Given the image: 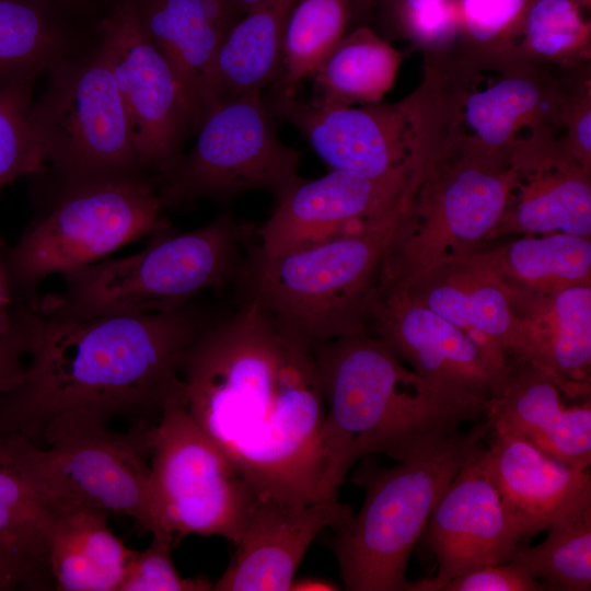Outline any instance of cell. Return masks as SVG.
<instances>
[{"label": "cell", "instance_id": "cell-1", "mask_svg": "<svg viewBox=\"0 0 591 591\" xmlns=\"http://www.w3.org/2000/svg\"><path fill=\"white\" fill-rule=\"evenodd\" d=\"M179 380L186 410L258 498L322 500L325 402L311 343L243 299L198 334Z\"/></svg>", "mask_w": 591, "mask_h": 591}, {"label": "cell", "instance_id": "cell-2", "mask_svg": "<svg viewBox=\"0 0 591 591\" xmlns=\"http://www.w3.org/2000/svg\"><path fill=\"white\" fill-rule=\"evenodd\" d=\"M209 317L190 303L171 311L51 317L31 309L22 382L0 394V436L39 447L149 430L181 386L185 355Z\"/></svg>", "mask_w": 591, "mask_h": 591}, {"label": "cell", "instance_id": "cell-3", "mask_svg": "<svg viewBox=\"0 0 591 591\" xmlns=\"http://www.w3.org/2000/svg\"><path fill=\"white\" fill-rule=\"evenodd\" d=\"M312 347L325 402L322 500L338 499L359 459L407 460L482 417L436 395L369 329Z\"/></svg>", "mask_w": 591, "mask_h": 591}, {"label": "cell", "instance_id": "cell-4", "mask_svg": "<svg viewBox=\"0 0 591 591\" xmlns=\"http://www.w3.org/2000/svg\"><path fill=\"white\" fill-rule=\"evenodd\" d=\"M163 231L136 254L61 275L60 290L44 297L37 311L85 320L178 309L208 289L236 281L256 230L222 213L193 231Z\"/></svg>", "mask_w": 591, "mask_h": 591}, {"label": "cell", "instance_id": "cell-5", "mask_svg": "<svg viewBox=\"0 0 591 591\" xmlns=\"http://www.w3.org/2000/svg\"><path fill=\"white\" fill-rule=\"evenodd\" d=\"M512 181L509 158L478 152L444 129L384 254L376 288L405 290L437 266L479 251L505 213Z\"/></svg>", "mask_w": 591, "mask_h": 591}, {"label": "cell", "instance_id": "cell-6", "mask_svg": "<svg viewBox=\"0 0 591 591\" xmlns=\"http://www.w3.org/2000/svg\"><path fill=\"white\" fill-rule=\"evenodd\" d=\"M485 419L387 468L358 478L360 511L334 529L333 551L349 591H407L409 557L442 494L484 449Z\"/></svg>", "mask_w": 591, "mask_h": 591}, {"label": "cell", "instance_id": "cell-7", "mask_svg": "<svg viewBox=\"0 0 591 591\" xmlns=\"http://www.w3.org/2000/svg\"><path fill=\"white\" fill-rule=\"evenodd\" d=\"M408 205L363 233L308 248L248 246L235 281L243 299L311 344L369 329L380 267Z\"/></svg>", "mask_w": 591, "mask_h": 591}, {"label": "cell", "instance_id": "cell-8", "mask_svg": "<svg viewBox=\"0 0 591 591\" xmlns=\"http://www.w3.org/2000/svg\"><path fill=\"white\" fill-rule=\"evenodd\" d=\"M437 70L449 135L497 158L560 130L567 83L513 48L427 57Z\"/></svg>", "mask_w": 591, "mask_h": 591}, {"label": "cell", "instance_id": "cell-9", "mask_svg": "<svg viewBox=\"0 0 591 591\" xmlns=\"http://www.w3.org/2000/svg\"><path fill=\"white\" fill-rule=\"evenodd\" d=\"M160 192L142 173L65 183L51 209L7 253L13 280L32 287L102 260L165 230Z\"/></svg>", "mask_w": 591, "mask_h": 591}, {"label": "cell", "instance_id": "cell-10", "mask_svg": "<svg viewBox=\"0 0 591 591\" xmlns=\"http://www.w3.org/2000/svg\"><path fill=\"white\" fill-rule=\"evenodd\" d=\"M148 456L152 508L164 534L239 543L258 496L190 417L181 386L149 430Z\"/></svg>", "mask_w": 591, "mask_h": 591}, {"label": "cell", "instance_id": "cell-11", "mask_svg": "<svg viewBox=\"0 0 591 591\" xmlns=\"http://www.w3.org/2000/svg\"><path fill=\"white\" fill-rule=\"evenodd\" d=\"M30 118L47 163L65 183L141 173L128 116L99 46L56 60Z\"/></svg>", "mask_w": 591, "mask_h": 591}, {"label": "cell", "instance_id": "cell-12", "mask_svg": "<svg viewBox=\"0 0 591 591\" xmlns=\"http://www.w3.org/2000/svg\"><path fill=\"white\" fill-rule=\"evenodd\" d=\"M271 109L291 123L331 169L383 177L418 166L444 128L436 67L396 103L317 105L274 96Z\"/></svg>", "mask_w": 591, "mask_h": 591}, {"label": "cell", "instance_id": "cell-13", "mask_svg": "<svg viewBox=\"0 0 591 591\" xmlns=\"http://www.w3.org/2000/svg\"><path fill=\"white\" fill-rule=\"evenodd\" d=\"M194 134L189 153L161 175L164 207L201 198L225 201L253 190L277 198L303 179L300 154L278 137L262 92L216 100Z\"/></svg>", "mask_w": 591, "mask_h": 591}, {"label": "cell", "instance_id": "cell-14", "mask_svg": "<svg viewBox=\"0 0 591 591\" xmlns=\"http://www.w3.org/2000/svg\"><path fill=\"white\" fill-rule=\"evenodd\" d=\"M149 430L113 431L49 447L4 438L9 462L55 515L77 509L123 513L152 535L172 536L161 531L152 508Z\"/></svg>", "mask_w": 591, "mask_h": 591}, {"label": "cell", "instance_id": "cell-15", "mask_svg": "<svg viewBox=\"0 0 591 591\" xmlns=\"http://www.w3.org/2000/svg\"><path fill=\"white\" fill-rule=\"evenodd\" d=\"M99 48L121 96L141 170L164 174L182 155L190 120L171 66L129 0H118L102 19Z\"/></svg>", "mask_w": 591, "mask_h": 591}, {"label": "cell", "instance_id": "cell-16", "mask_svg": "<svg viewBox=\"0 0 591 591\" xmlns=\"http://www.w3.org/2000/svg\"><path fill=\"white\" fill-rule=\"evenodd\" d=\"M422 163L383 177L332 170L303 178L276 198L274 212L255 231L258 246L279 255L372 229L409 204Z\"/></svg>", "mask_w": 591, "mask_h": 591}, {"label": "cell", "instance_id": "cell-17", "mask_svg": "<svg viewBox=\"0 0 591 591\" xmlns=\"http://www.w3.org/2000/svg\"><path fill=\"white\" fill-rule=\"evenodd\" d=\"M369 331L436 395L479 416L508 382L461 328L404 291L376 289Z\"/></svg>", "mask_w": 591, "mask_h": 591}, {"label": "cell", "instance_id": "cell-18", "mask_svg": "<svg viewBox=\"0 0 591 591\" xmlns=\"http://www.w3.org/2000/svg\"><path fill=\"white\" fill-rule=\"evenodd\" d=\"M476 457L449 484L426 526L436 577L410 582L407 591H441L467 571L507 563L519 548L522 538Z\"/></svg>", "mask_w": 591, "mask_h": 591}, {"label": "cell", "instance_id": "cell-19", "mask_svg": "<svg viewBox=\"0 0 591 591\" xmlns=\"http://www.w3.org/2000/svg\"><path fill=\"white\" fill-rule=\"evenodd\" d=\"M509 162L510 196L490 239L554 232L590 237L591 166L577 159L558 135L530 138L512 150Z\"/></svg>", "mask_w": 591, "mask_h": 591}, {"label": "cell", "instance_id": "cell-20", "mask_svg": "<svg viewBox=\"0 0 591 591\" xmlns=\"http://www.w3.org/2000/svg\"><path fill=\"white\" fill-rule=\"evenodd\" d=\"M401 291L461 328L501 374L509 375L508 355L521 358V326L509 289L482 248L437 266Z\"/></svg>", "mask_w": 591, "mask_h": 591}, {"label": "cell", "instance_id": "cell-21", "mask_svg": "<svg viewBox=\"0 0 591 591\" xmlns=\"http://www.w3.org/2000/svg\"><path fill=\"white\" fill-rule=\"evenodd\" d=\"M354 515L338 499L290 505L257 498L233 559L213 584L217 591H288L308 548L327 528Z\"/></svg>", "mask_w": 591, "mask_h": 591}, {"label": "cell", "instance_id": "cell-22", "mask_svg": "<svg viewBox=\"0 0 591 591\" xmlns=\"http://www.w3.org/2000/svg\"><path fill=\"white\" fill-rule=\"evenodd\" d=\"M476 457L522 540L591 510L589 470L565 465L526 441L494 431Z\"/></svg>", "mask_w": 591, "mask_h": 591}, {"label": "cell", "instance_id": "cell-23", "mask_svg": "<svg viewBox=\"0 0 591 591\" xmlns=\"http://www.w3.org/2000/svg\"><path fill=\"white\" fill-rule=\"evenodd\" d=\"M129 1L142 31L171 66L195 132L215 101L219 46L243 16L231 0Z\"/></svg>", "mask_w": 591, "mask_h": 591}, {"label": "cell", "instance_id": "cell-24", "mask_svg": "<svg viewBox=\"0 0 591 591\" xmlns=\"http://www.w3.org/2000/svg\"><path fill=\"white\" fill-rule=\"evenodd\" d=\"M509 292L522 334L517 361L542 371L569 397L589 394L591 285L547 293Z\"/></svg>", "mask_w": 591, "mask_h": 591}, {"label": "cell", "instance_id": "cell-25", "mask_svg": "<svg viewBox=\"0 0 591 591\" xmlns=\"http://www.w3.org/2000/svg\"><path fill=\"white\" fill-rule=\"evenodd\" d=\"M560 390L538 369L517 361L505 389L489 402L491 430L518 437L576 468L591 464V404L566 407Z\"/></svg>", "mask_w": 591, "mask_h": 591}, {"label": "cell", "instance_id": "cell-26", "mask_svg": "<svg viewBox=\"0 0 591 591\" xmlns=\"http://www.w3.org/2000/svg\"><path fill=\"white\" fill-rule=\"evenodd\" d=\"M108 514L77 509L57 514L49 569L58 591H118L135 549L108 525Z\"/></svg>", "mask_w": 591, "mask_h": 591}, {"label": "cell", "instance_id": "cell-27", "mask_svg": "<svg viewBox=\"0 0 591 591\" xmlns=\"http://www.w3.org/2000/svg\"><path fill=\"white\" fill-rule=\"evenodd\" d=\"M294 1L263 0L227 33L215 59V101L262 92L279 77L285 26Z\"/></svg>", "mask_w": 591, "mask_h": 591}, {"label": "cell", "instance_id": "cell-28", "mask_svg": "<svg viewBox=\"0 0 591 591\" xmlns=\"http://www.w3.org/2000/svg\"><path fill=\"white\" fill-rule=\"evenodd\" d=\"M55 518L10 462L0 465V558L21 576L25 590H55L48 559Z\"/></svg>", "mask_w": 591, "mask_h": 591}, {"label": "cell", "instance_id": "cell-29", "mask_svg": "<svg viewBox=\"0 0 591 591\" xmlns=\"http://www.w3.org/2000/svg\"><path fill=\"white\" fill-rule=\"evenodd\" d=\"M403 54L367 26L343 38L313 72L317 105L381 102L394 84Z\"/></svg>", "mask_w": 591, "mask_h": 591}, {"label": "cell", "instance_id": "cell-30", "mask_svg": "<svg viewBox=\"0 0 591 591\" xmlns=\"http://www.w3.org/2000/svg\"><path fill=\"white\" fill-rule=\"evenodd\" d=\"M484 252L510 291L547 293L591 285L590 237L528 234Z\"/></svg>", "mask_w": 591, "mask_h": 591}, {"label": "cell", "instance_id": "cell-31", "mask_svg": "<svg viewBox=\"0 0 591 591\" xmlns=\"http://www.w3.org/2000/svg\"><path fill=\"white\" fill-rule=\"evenodd\" d=\"M51 0H0V90L36 80L68 55Z\"/></svg>", "mask_w": 591, "mask_h": 591}, {"label": "cell", "instance_id": "cell-32", "mask_svg": "<svg viewBox=\"0 0 591 591\" xmlns=\"http://www.w3.org/2000/svg\"><path fill=\"white\" fill-rule=\"evenodd\" d=\"M352 13V0L294 1L283 32L276 96H294L298 84L343 38Z\"/></svg>", "mask_w": 591, "mask_h": 591}, {"label": "cell", "instance_id": "cell-33", "mask_svg": "<svg viewBox=\"0 0 591 591\" xmlns=\"http://www.w3.org/2000/svg\"><path fill=\"white\" fill-rule=\"evenodd\" d=\"M590 3L531 0L513 49L544 66H580L590 58Z\"/></svg>", "mask_w": 591, "mask_h": 591}, {"label": "cell", "instance_id": "cell-34", "mask_svg": "<svg viewBox=\"0 0 591 591\" xmlns=\"http://www.w3.org/2000/svg\"><path fill=\"white\" fill-rule=\"evenodd\" d=\"M538 545L518 548L508 561L526 570L544 587L558 591L591 589V510L548 529Z\"/></svg>", "mask_w": 591, "mask_h": 591}, {"label": "cell", "instance_id": "cell-35", "mask_svg": "<svg viewBox=\"0 0 591 591\" xmlns=\"http://www.w3.org/2000/svg\"><path fill=\"white\" fill-rule=\"evenodd\" d=\"M34 83L0 90V194L20 177L43 173L47 164L30 118Z\"/></svg>", "mask_w": 591, "mask_h": 591}, {"label": "cell", "instance_id": "cell-36", "mask_svg": "<svg viewBox=\"0 0 591 591\" xmlns=\"http://www.w3.org/2000/svg\"><path fill=\"white\" fill-rule=\"evenodd\" d=\"M531 0H456L460 33L474 49L513 48Z\"/></svg>", "mask_w": 591, "mask_h": 591}, {"label": "cell", "instance_id": "cell-37", "mask_svg": "<svg viewBox=\"0 0 591 591\" xmlns=\"http://www.w3.org/2000/svg\"><path fill=\"white\" fill-rule=\"evenodd\" d=\"M174 537L152 535L150 545L135 551L118 591H208L205 578L182 577L172 560Z\"/></svg>", "mask_w": 591, "mask_h": 591}, {"label": "cell", "instance_id": "cell-38", "mask_svg": "<svg viewBox=\"0 0 591 591\" xmlns=\"http://www.w3.org/2000/svg\"><path fill=\"white\" fill-rule=\"evenodd\" d=\"M559 139L581 162L591 166V90L589 76L567 83Z\"/></svg>", "mask_w": 591, "mask_h": 591}, {"label": "cell", "instance_id": "cell-39", "mask_svg": "<svg viewBox=\"0 0 591 591\" xmlns=\"http://www.w3.org/2000/svg\"><path fill=\"white\" fill-rule=\"evenodd\" d=\"M545 587L510 561L485 565L448 581L441 591H541Z\"/></svg>", "mask_w": 591, "mask_h": 591}, {"label": "cell", "instance_id": "cell-40", "mask_svg": "<svg viewBox=\"0 0 591 591\" xmlns=\"http://www.w3.org/2000/svg\"><path fill=\"white\" fill-rule=\"evenodd\" d=\"M30 309H19L0 324V394L23 380L28 340Z\"/></svg>", "mask_w": 591, "mask_h": 591}, {"label": "cell", "instance_id": "cell-41", "mask_svg": "<svg viewBox=\"0 0 591 591\" xmlns=\"http://www.w3.org/2000/svg\"><path fill=\"white\" fill-rule=\"evenodd\" d=\"M7 590H25V587L20 575L0 558V591Z\"/></svg>", "mask_w": 591, "mask_h": 591}, {"label": "cell", "instance_id": "cell-42", "mask_svg": "<svg viewBox=\"0 0 591 591\" xmlns=\"http://www.w3.org/2000/svg\"><path fill=\"white\" fill-rule=\"evenodd\" d=\"M338 586L322 578H302L293 580L290 590L296 591H335L339 590Z\"/></svg>", "mask_w": 591, "mask_h": 591}, {"label": "cell", "instance_id": "cell-43", "mask_svg": "<svg viewBox=\"0 0 591 591\" xmlns=\"http://www.w3.org/2000/svg\"><path fill=\"white\" fill-rule=\"evenodd\" d=\"M443 1L444 0H403L395 8H396V11L415 10V9L439 4Z\"/></svg>", "mask_w": 591, "mask_h": 591}, {"label": "cell", "instance_id": "cell-44", "mask_svg": "<svg viewBox=\"0 0 591 591\" xmlns=\"http://www.w3.org/2000/svg\"><path fill=\"white\" fill-rule=\"evenodd\" d=\"M231 1L233 5L236 8V10L240 12V14L244 16L248 11L255 8L263 0H231Z\"/></svg>", "mask_w": 591, "mask_h": 591}, {"label": "cell", "instance_id": "cell-45", "mask_svg": "<svg viewBox=\"0 0 591 591\" xmlns=\"http://www.w3.org/2000/svg\"><path fill=\"white\" fill-rule=\"evenodd\" d=\"M376 0H352L354 12H367Z\"/></svg>", "mask_w": 591, "mask_h": 591}, {"label": "cell", "instance_id": "cell-46", "mask_svg": "<svg viewBox=\"0 0 591 591\" xmlns=\"http://www.w3.org/2000/svg\"><path fill=\"white\" fill-rule=\"evenodd\" d=\"M2 276V270H1V266H0V309L7 302V298H5V293H4V287H3V278L1 277ZM1 313V312H0ZM7 318V316H0V324Z\"/></svg>", "mask_w": 591, "mask_h": 591}, {"label": "cell", "instance_id": "cell-47", "mask_svg": "<svg viewBox=\"0 0 591 591\" xmlns=\"http://www.w3.org/2000/svg\"><path fill=\"white\" fill-rule=\"evenodd\" d=\"M8 454L5 449V438L0 436V465L8 463Z\"/></svg>", "mask_w": 591, "mask_h": 591}, {"label": "cell", "instance_id": "cell-48", "mask_svg": "<svg viewBox=\"0 0 591 591\" xmlns=\"http://www.w3.org/2000/svg\"><path fill=\"white\" fill-rule=\"evenodd\" d=\"M51 1L56 2L57 0H51Z\"/></svg>", "mask_w": 591, "mask_h": 591}]
</instances>
